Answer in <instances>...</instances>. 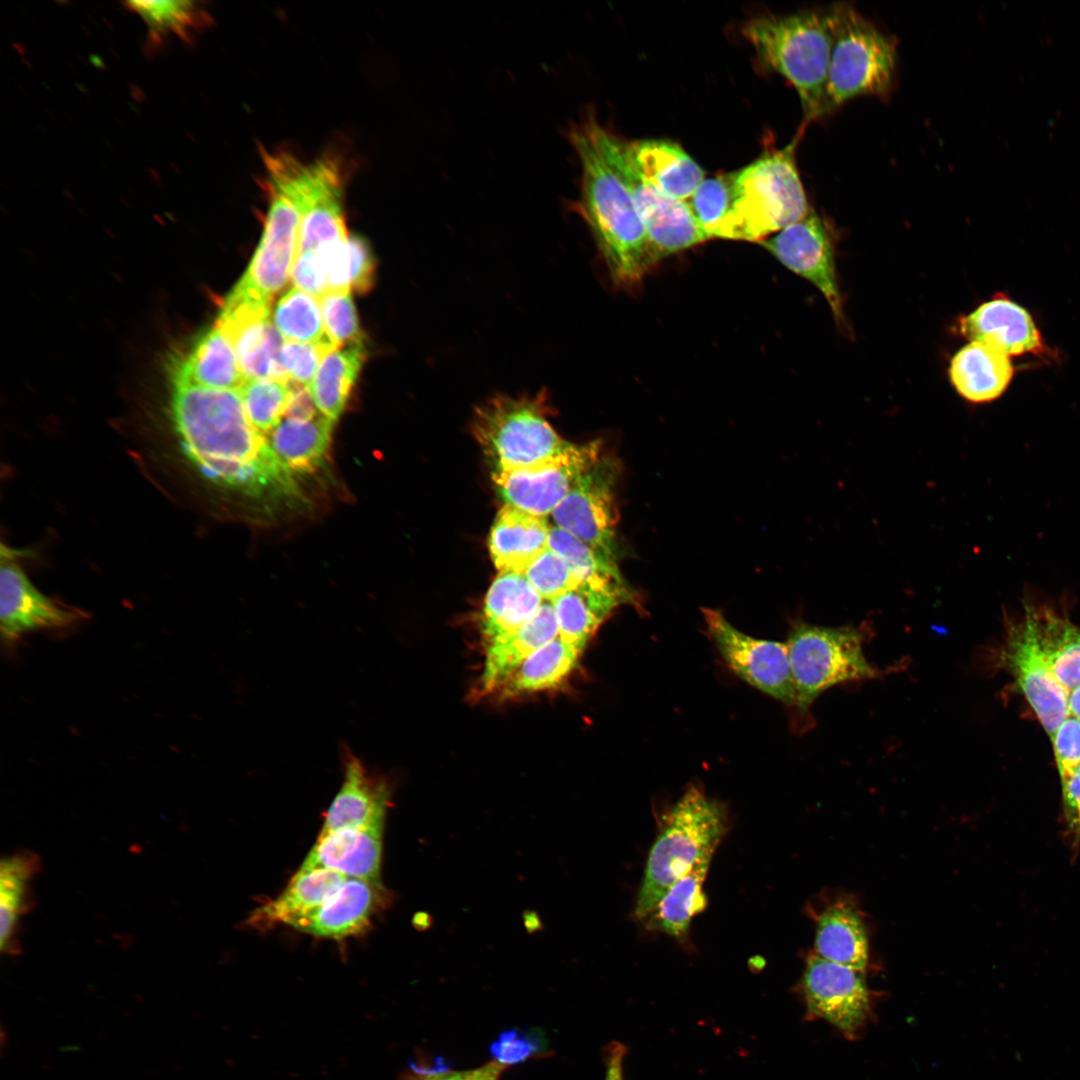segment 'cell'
Instances as JSON below:
<instances>
[{
	"label": "cell",
	"mask_w": 1080,
	"mask_h": 1080,
	"mask_svg": "<svg viewBox=\"0 0 1080 1080\" xmlns=\"http://www.w3.org/2000/svg\"><path fill=\"white\" fill-rule=\"evenodd\" d=\"M171 416L186 456L216 483L258 494L292 480L250 423L239 389L172 383Z\"/></svg>",
	"instance_id": "cell-1"
},
{
	"label": "cell",
	"mask_w": 1080,
	"mask_h": 1080,
	"mask_svg": "<svg viewBox=\"0 0 1080 1080\" xmlns=\"http://www.w3.org/2000/svg\"><path fill=\"white\" fill-rule=\"evenodd\" d=\"M568 139L581 168L576 210L588 224L615 284H636L659 260L632 197L582 121L570 127Z\"/></svg>",
	"instance_id": "cell-2"
},
{
	"label": "cell",
	"mask_w": 1080,
	"mask_h": 1080,
	"mask_svg": "<svg viewBox=\"0 0 1080 1080\" xmlns=\"http://www.w3.org/2000/svg\"><path fill=\"white\" fill-rule=\"evenodd\" d=\"M760 61L795 88L803 125L824 116V94L833 39L830 8L753 17L741 28Z\"/></svg>",
	"instance_id": "cell-3"
},
{
	"label": "cell",
	"mask_w": 1080,
	"mask_h": 1080,
	"mask_svg": "<svg viewBox=\"0 0 1080 1080\" xmlns=\"http://www.w3.org/2000/svg\"><path fill=\"white\" fill-rule=\"evenodd\" d=\"M806 126L781 149L731 172V205L717 238L757 241L804 218L810 211L795 152Z\"/></svg>",
	"instance_id": "cell-4"
},
{
	"label": "cell",
	"mask_w": 1080,
	"mask_h": 1080,
	"mask_svg": "<svg viewBox=\"0 0 1080 1080\" xmlns=\"http://www.w3.org/2000/svg\"><path fill=\"white\" fill-rule=\"evenodd\" d=\"M721 804L691 786L665 816L646 863L635 915L644 918L670 887L706 853L715 851L726 830Z\"/></svg>",
	"instance_id": "cell-5"
},
{
	"label": "cell",
	"mask_w": 1080,
	"mask_h": 1080,
	"mask_svg": "<svg viewBox=\"0 0 1080 1080\" xmlns=\"http://www.w3.org/2000/svg\"><path fill=\"white\" fill-rule=\"evenodd\" d=\"M833 39L824 116L865 95L886 96L894 82L897 45L892 36L848 4L831 6Z\"/></svg>",
	"instance_id": "cell-6"
},
{
	"label": "cell",
	"mask_w": 1080,
	"mask_h": 1080,
	"mask_svg": "<svg viewBox=\"0 0 1080 1080\" xmlns=\"http://www.w3.org/2000/svg\"><path fill=\"white\" fill-rule=\"evenodd\" d=\"M549 414L545 391L532 397L498 395L476 408L472 433L495 470L528 467L571 444L552 428Z\"/></svg>",
	"instance_id": "cell-7"
},
{
	"label": "cell",
	"mask_w": 1080,
	"mask_h": 1080,
	"mask_svg": "<svg viewBox=\"0 0 1080 1080\" xmlns=\"http://www.w3.org/2000/svg\"><path fill=\"white\" fill-rule=\"evenodd\" d=\"M581 121L629 191L659 261L710 239L686 201L662 194L641 175L633 160L630 142L601 125L592 115Z\"/></svg>",
	"instance_id": "cell-8"
},
{
	"label": "cell",
	"mask_w": 1080,
	"mask_h": 1080,
	"mask_svg": "<svg viewBox=\"0 0 1080 1080\" xmlns=\"http://www.w3.org/2000/svg\"><path fill=\"white\" fill-rule=\"evenodd\" d=\"M864 641L865 631L852 626L792 624L786 645L800 712L832 686L879 676L864 654Z\"/></svg>",
	"instance_id": "cell-9"
},
{
	"label": "cell",
	"mask_w": 1080,
	"mask_h": 1080,
	"mask_svg": "<svg viewBox=\"0 0 1080 1080\" xmlns=\"http://www.w3.org/2000/svg\"><path fill=\"white\" fill-rule=\"evenodd\" d=\"M343 175L338 161L321 157L310 163L293 159L281 187L300 213L298 254L346 240L342 209Z\"/></svg>",
	"instance_id": "cell-10"
},
{
	"label": "cell",
	"mask_w": 1080,
	"mask_h": 1080,
	"mask_svg": "<svg viewBox=\"0 0 1080 1080\" xmlns=\"http://www.w3.org/2000/svg\"><path fill=\"white\" fill-rule=\"evenodd\" d=\"M616 457L602 455L582 474L551 513L553 525L617 563Z\"/></svg>",
	"instance_id": "cell-11"
},
{
	"label": "cell",
	"mask_w": 1080,
	"mask_h": 1080,
	"mask_svg": "<svg viewBox=\"0 0 1080 1080\" xmlns=\"http://www.w3.org/2000/svg\"><path fill=\"white\" fill-rule=\"evenodd\" d=\"M602 455L601 441L571 443L563 452L538 464L494 470L492 478L506 504L546 517Z\"/></svg>",
	"instance_id": "cell-12"
},
{
	"label": "cell",
	"mask_w": 1080,
	"mask_h": 1080,
	"mask_svg": "<svg viewBox=\"0 0 1080 1080\" xmlns=\"http://www.w3.org/2000/svg\"><path fill=\"white\" fill-rule=\"evenodd\" d=\"M707 631L728 667L763 693L795 707L796 692L786 642L751 637L719 610H702Z\"/></svg>",
	"instance_id": "cell-13"
},
{
	"label": "cell",
	"mask_w": 1080,
	"mask_h": 1080,
	"mask_svg": "<svg viewBox=\"0 0 1080 1080\" xmlns=\"http://www.w3.org/2000/svg\"><path fill=\"white\" fill-rule=\"evenodd\" d=\"M271 303L233 288L215 324L231 340L246 379L290 381L280 361L285 340L272 322Z\"/></svg>",
	"instance_id": "cell-14"
},
{
	"label": "cell",
	"mask_w": 1080,
	"mask_h": 1080,
	"mask_svg": "<svg viewBox=\"0 0 1080 1080\" xmlns=\"http://www.w3.org/2000/svg\"><path fill=\"white\" fill-rule=\"evenodd\" d=\"M759 244L788 269L814 284L826 298L835 320L847 329L836 273L835 240L824 217L810 209L804 218Z\"/></svg>",
	"instance_id": "cell-15"
},
{
	"label": "cell",
	"mask_w": 1080,
	"mask_h": 1080,
	"mask_svg": "<svg viewBox=\"0 0 1080 1080\" xmlns=\"http://www.w3.org/2000/svg\"><path fill=\"white\" fill-rule=\"evenodd\" d=\"M269 208L257 249L235 289L272 301L291 278L298 255L300 213L277 186L266 182Z\"/></svg>",
	"instance_id": "cell-16"
},
{
	"label": "cell",
	"mask_w": 1080,
	"mask_h": 1080,
	"mask_svg": "<svg viewBox=\"0 0 1080 1080\" xmlns=\"http://www.w3.org/2000/svg\"><path fill=\"white\" fill-rule=\"evenodd\" d=\"M999 664L1014 678L1051 738L1069 715L1067 690L1054 676L1028 619L1008 623Z\"/></svg>",
	"instance_id": "cell-17"
},
{
	"label": "cell",
	"mask_w": 1080,
	"mask_h": 1080,
	"mask_svg": "<svg viewBox=\"0 0 1080 1080\" xmlns=\"http://www.w3.org/2000/svg\"><path fill=\"white\" fill-rule=\"evenodd\" d=\"M861 972L811 954L802 979L809 1016L854 1038L871 1014L869 991Z\"/></svg>",
	"instance_id": "cell-18"
},
{
	"label": "cell",
	"mask_w": 1080,
	"mask_h": 1080,
	"mask_svg": "<svg viewBox=\"0 0 1080 1080\" xmlns=\"http://www.w3.org/2000/svg\"><path fill=\"white\" fill-rule=\"evenodd\" d=\"M81 614L40 592L19 565L2 559L0 568V631L7 645L41 629L66 628Z\"/></svg>",
	"instance_id": "cell-19"
},
{
	"label": "cell",
	"mask_w": 1080,
	"mask_h": 1080,
	"mask_svg": "<svg viewBox=\"0 0 1080 1080\" xmlns=\"http://www.w3.org/2000/svg\"><path fill=\"white\" fill-rule=\"evenodd\" d=\"M387 898L383 884L348 877L321 905L289 926L322 938L357 936L368 929Z\"/></svg>",
	"instance_id": "cell-20"
},
{
	"label": "cell",
	"mask_w": 1080,
	"mask_h": 1080,
	"mask_svg": "<svg viewBox=\"0 0 1080 1080\" xmlns=\"http://www.w3.org/2000/svg\"><path fill=\"white\" fill-rule=\"evenodd\" d=\"M343 762V782L319 834L344 828H384L391 805L390 783L371 772L350 750L344 752Z\"/></svg>",
	"instance_id": "cell-21"
},
{
	"label": "cell",
	"mask_w": 1080,
	"mask_h": 1080,
	"mask_svg": "<svg viewBox=\"0 0 1080 1080\" xmlns=\"http://www.w3.org/2000/svg\"><path fill=\"white\" fill-rule=\"evenodd\" d=\"M635 593L625 581H584L551 600L558 635L583 647L619 606L634 604Z\"/></svg>",
	"instance_id": "cell-22"
},
{
	"label": "cell",
	"mask_w": 1080,
	"mask_h": 1080,
	"mask_svg": "<svg viewBox=\"0 0 1080 1080\" xmlns=\"http://www.w3.org/2000/svg\"><path fill=\"white\" fill-rule=\"evenodd\" d=\"M961 335L1007 356L1039 353L1040 333L1030 314L1005 296H996L959 320Z\"/></svg>",
	"instance_id": "cell-23"
},
{
	"label": "cell",
	"mask_w": 1080,
	"mask_h": 1080,
	"mask_svg": "<svg viewBox=\"0 0 1080 1080\" xmlns=\"http://www.w3.org/2000/svg\"><path fill=\"white\" fill-rule=\"evenodd\" d=\"M384 828H344L319 834L300 869L324 868L382 884Z\"/></svg>",
	"instance_id": "cell-24"
},
{
	"label": "cell",
	"mask_w": 1080,
	"mask_h": 1080,
	"mask_svg": "<svg viewBox=\"0 0 1080 1080\" xmlns=\"http://www.w3.org/2000/svg\"><path fill=\"white\" fill-rule=\"evenodd\" d=\"M557 635L553 605L544 600L536 614L523 625L487 642L480 677L481 691L490 693L501 688L532 653Z\"/></svg>",
	"instance_id": "cell-25"
},
{
	"label": "cell",
	"mask_w": 1080,
	"mask_h": 1080,
	"mask_svg": "<svg viewBox=\"0 0 1080 1080\" xmlns=\"http://www.w3.org/2000/svg\"><path fill=\"white\" fill-rule=\"evenodd\" d=\"M245 380L231 340L216 324L202 332L188 353L175 357L171 364L172 383L236 390Z\"/></svg>",
	"instance_id": "cell-26"
},
{
	"label": "cell",
	"mask_w": 1080,
	"mask_h": 1080,
	"mask_svg": "<svg viewBox=\"0 0 1080 1080\" xmlns=\"http://www.w3.org/2000/svg\"><path fill=\"white\" fill-rule=\"evenodd\" d=\"M551 525L511 505L498 512L489 536L491 559L499 572L522 573L548 547Z\"/></svg>",
	"instance_id": "cell-27"
},
{
	"label": "cell",
	"mask_w": 1080,
	"mask_h": 1080,
	"mask_svg": "<svg viewBox=\"0 0 1080 1080\" xmlns=\"http://www.w3.org/2000/svg\"><path fill=\"white\" fill-rule=\"evenodd\" d=\"M641 175L662 194L687 201L705 179V172L676 143L661 139L630 142Z\"/></svg>",
	"instance_id": "cell-28"
},
{
	"label": "cell",
	"mask_w": 1080,
	"mask_h": 1080,
	"mask_svg": "<svg viewBox=\"0 0 1080 1080\" xmlns=\"http://www.w3.org/2000/svg\"><path fill=\"white\" fill-rule=\"evenodd\" d=\"M348 877L324 868L300 869L273 900L259 906L247 919L256 930L290 925L321 905Z\"/></svg>",
	"instance_id": "cell-29"
},
{
	"label": "cell",
	"mask_w": 1080,
	"mask_h": 1080,
	"mask_svg": "<svg viewBox=\"0 0 1080 1080\" xmlns=\"http://www.w3.org/2000/svg\"><path fill=\"white\" fill-rule=\"evenodd\" d=\"M1014 369L1010 357L979 342H970L952 358L949 377L958 394L972 403L999 398L1009 386Z\"/></svg>",
	"instance_id": "cell-30"
},
{
	"label": "cell",
	"mask_w": 1080,
	"mask_h": 1080,
	"mask_svg": "<svg viewBox=\"0 0 1080 1080\" xmlns=\"http://www.w3.org/2000/svg\"><path fill=\"white\" fill-rule=\"evenodd\" d=\"M815 950L819 957L863 972L868 942L856 906L846 899L825 905L816 920Z\"/></svg>",
	"instance_id": "cell-31"
},
{
	"label": "cell",
	"mask_w": 1080,
	"mask_h": 1080,
	"mask_svg": "<svg viewBox=\"0 0 1080 1080\" xmlns=\"http://www.w3.org/2000/svg\"><path fill=\"white\" fill-rule=\"evenodd\" d=\"M543 601L524 574L499 572L487 591L480 616L486 642L523 625Z\"/></svg>",
	"instance_id": "cell-32"
},
{
	"label": "cell",
	"mask_w": 1080,
	"mask_h": 1080,
	"mask_svg": "<svg viewBox=\"0 0 1080 1080\" xmlns=\"http://www.w3.org/2000/svg\"><path fill=\"white\" fill-rule=\"evenodd\" d=\"M1025 617L1057 680L1069 691L1080 686V629L1045 606L1026 605Z\"/></svg>",
	"instance_id": "cell-33"
},
{
	"label": "cell",
	"mask_w": 1080,
	"mask_h": 1080,
	"mask_svg": "<svg viewBox=\"0 0 1080 1080\" xmlns=\"http://www.w3.org/2000/svg\"><path fill=\"white\" fill-rule=\"evenodd\" d=\"M333 423L324 416L308 421L285 418L270 432L268 443L292 477L312 472L326 456Z\"/></svg>",
	"instance_id": "cell-34"
},
{
	"label": "cell",
	"mask_w": 1080,
	"mask_h": 1080,
	"mask_svg": "<svg viewBox=\"0 0 1080 1080\" xmlns=\"http://www.w3.org/2000/svg\"><path fill=\"white\" fill-rule=\"evenodd\" d=\"M40 870V858L23 850L0 863V949L7 955L20 953L16 940L19 920L32 908L31 881Z\"/></svg>",
	"instance_id": "cell-35"
},
{
	"label": "cell",
	"mask_w": 1080,
	"mask_h": 1080,
	"mask_svg": "<svg viewBox=\"0 0 1080 1080\" xmlns=\"http://www.w3.org/2000/svg\"><path fill=\"white\" fill-rule=\"evenodd\" d=\"M585 647L557 635L532 653L500 688L511 698L560 685L575 669Z\"/></svg>",
	"instance_id": "cell-36"
},
{
	"label": "cell",
	"mask_w": 1080,
	"mask_h": 1080,
	"mask_svg": "<svg viewBox=\"0 0 1080 1080\" xmlns=\"http://www.w3.org/2000/svg\"><path fill=\"white\" fill-rule=\"evenodd\" d=\"M124 6L147 26L145 49H159L171 36L190 43L210 24L207 10L198 1H127Z\"/></svg>",
	"instance_id": "cell-37"
},
{
	"label": "cell",
	"mask_w": 1080,
	"mask_h": 1080,
	"mask_svg": "<svg viewBox=\"0 0 1080 1080\" xmlns=\"http://www.w3.org/2000/svg\"><path fill=\"white\" fill-rule=\"evenodd\" d=\"M365 359L364 343L338 348L325 356L309 386L322 416L333 422L339 418Z\"/></svg>",
	"instance_id": "cell-38"
},
{
	"label": "cell",
	"mask_w": 1080,
	"mask_h": 1080,
	"mask_svg": "<svg viewBox=\"0 0 1080 1080\" xmlns=\"http://www.w3.org/2000/svg\"><path fill=\"white\" fill-rule=\"evenodd\" d=\"M714 851L706 853L660 900L654 914V923L660 930L678 940L685 939L691 919L706 906L703 884Z\"/></svg>",
	"instance_id": "cell-39"
},
{
	"label": "cell",
	"mask_w": 1080,
	"mask_h": 1080,
	"mask_svg": "<svg viewBox=\"0 0 1080 1080\" xmlns=\"http://www.w3.org/2000/svg\"><path fill=\"white\" fill-rule=\"evenodd\" d=\"M272 322L285 341L314 343L327 337L319 299L295 286L277 301Z\"/></svg>",
	"instance_id": "cell-40"
},
{
	"label": "cell",
	"mask_w": 1080,
	"mask_h": 1080,
	"mask_svg": "<svg viewBox=\"0 0 1080 1080\" xmlns=\"http://www.w3.org/2000/svg\"><path fill=\"white\" fill-rule=\"evenodd\" d=\"M548 547L564 560L577 583L625 580L617 563L608 560L575 536L555 525L550 527Z\"/></svg>",
	"instance_id": "cell-41"
},
{
	"label": "cell",
	"mask_w": 1080,
	"mask_h": 1080,
	"mask_svg": "<svg viewBox=\"0 0 1080 1080\" xmlns=\"http://www.w3.org/2000/svg\"><path fill=\"white\" fill-rule=\"evenodd\" d=\"M239 391L246 415L260 433H270L285 416L290 394L289 381L246 379Z\"/></svg>",
	"instance_id": "cell-42"
},
{
	"label": "cell",
	"mask_w": 1080,
	"mask_h": 1080,
	"mask_svg": "<svg viewBox=\"0 0 1080 1080\" xmlns=\"http://www.w3.org/2000/svg\"><path fill=\"white\" fill-rule=\"evenodd\" d=\"M731 173L705 178L686 201L704 232L717 238L731 205Z\"/></svg>",
	"instance_id": "cell-43"
},
{
	"label": "cell",
	"mask_w": 1080,
	"mask_h": 1080,
	"mask_svg": "<svg viewBox=\"0 0 1080 1080\" xmlns=\"http://www.w3.org/2000/svg\"><path fill=\"white\" fill-rule=\"evenodd\" d=\"M319 302L326 335L336 347L363 343L351 291H327Z\"/></svg>",
	"instance_id": "cell-44"
},
{
	"label": "cell",
	"mask_w": 1080,
	"mask_h": 1080,
	"mask_svg": "<svg viewBox=\"0 0 1080 1080\" xmlns=\"http://www.w3.org/2000/svg\"><path fill=\"white\" fill-rule=\"evenodd\" d=\"M523 574L543 600L551 601L577 584L564 560L549 547L526 567Z\"/></svg>",
	"instance_id": "cell-45"
},
{
	"label": "cell",
	"mask_w": 1080,
	"mask_h": 1080,
	"mask_svg": "<svg viewBox=\"0 0 1080 1080\" xmlns=\"http://www.w3.org/2000/svg\"><path fill=\"white\" fill-rule=\"evenodd\" d=\"M336 349L328 337L314 343L285 341L280 361L290 381L309 387L325 356Z\"/></svg>",
	"instance_id": "cell-46"
},
{
	"label": "cell",
	"mask_w": 1080,
	"mask_h": 1080,
	"mask_svg": "<svg viewBox=\"0 0 1080 1080\" xmlns=\"http://www.w3.org/2000/svg\"><path fill=\"white\" fill-rule=\"evenodd\" d=\"M1061 782L1080 766V720L1068 715L1050 738Z\"/></svg>",
	"instance_id": "cell-47"
},
{
	"label": "cell",
	"mask_w": 1080,
	"mask_h": 1080,
	"mask_svg": "<svg viewBox=\"0 0 1080 1080\" xmlns=\"http://www.w3.org/2000/svg\"><path fill=\"white\" fill-rule=\"evenodd\" d=\"M543 1039L536 1032L506 1031L491 1044L494 1060L508 1066L523 1062L543 1049Z\"/></svg>",
	"instance_id": "cell-48"
},
{
	"label": "cell",
	"mask_w": 1080,
	"mask_h": 1080,
	"mask_svg": "<svg viewBox=\"0 0 1080 1080\" xmlns=\"http://www.w3.org/2000/svg\"><path fill=\"white\" fill-rule=\"evenodd\" d=\"M291 280L295 287L320 299L327 292V266L323 252L318 249L298 254Z\"/></svg>",
	"instance_id": "cell-49"
},
{
	"label": "cell",
	"mask_w": 1080,
	"mask_h": 1080,
	"mask_svg": "<svg viewBox=\"0 0 1080 1080\" xmlns=\"http://www.w3.org/2000/svg\"><path fill=\"white\" fill-rule=\"evenodd\" d=\"M348 249L350 290L358 294H366L375 283L374 253L368 241L359 235L349 236Z\"/></svg>",
	"instance_id": "cell-50"
},
{
	"label": "cell",
	"mask_w": 1080,
	"mask_h": 1080,
	"mask_svg": "<svg viewBox=\"0 0 1080 1080\" xmlns=\"http://www.w3.org/2000/svg\"><path fill=\"white\" fill-rule=\"evenodd\" d=\"M1065 837L1070 848H1080V766L1067 780L1061 782Z\"/></svg>",
	"instance_id": "cell-51"
},
{
	"label": "cell",
	"mask_w": 1080,
	"mask_h": 1080,
	"mask_svg": "<svg viewBox=\"0 0 1080 1080\" xmlns=\"http://www.w3.org/2000/svg\"><path fill=\"white\" fill-rule=\"evenodd\" d=\"M505 1069L506 1066L495 1060L474 1069L461 1071H433L412 1066L400 1080H499Z\"/></svg>",
	"instance_id": "cell-52"
},
{
	"label": "cell",
	"mask_w": 1080,
	"mask_h": 1080,
	"mask_svg": "<svg viewBox=\"0 0 1080 1080\" xmlns=\"http://www.w3.org/2000/svg\"><path fill=\"white\" fill-rule=\"evenodd\" d=\"M289 384L290 394L285 412L286 418L304 421L316 418L318 409L309 387L292 381H289Z\"/></svg>",
	"instance_id": "cell-53"
},
{
	"label": "cell",
	"mask_w": 1080,
	"mask_h": 1080,
	"mask_svg": "<svg viewBox=\"0 0 1080 1080\" xmlns=\"http://www.w3.org/2000/svg\"><path fill=\"white\" fill-rule=\"evenodd\" d=\"M626 1048L620 1042H613L607 1049L606 1071L604 1080H624V1058Z\"/></svg>",
	"instance_id": "cell-54"
},
{
	"label": "cell",
	"mask_w": 1080,
	"mask_h": 1080,
	"mask_svg": "<svg viewBox=\"0 0 1080 1080\" xmlns=\"http://www.w3.org/2000/svg\"><path fill=\"white\" fill-rule=\"evenodd\" d=\"M1068 710L1069 715L1080 720V686L1069 691Z\"/></svg>",
	"instance_id": "cell-55"
},
{
	"label": "cell",
	"mask_w": 1080,
	"mask_h": 1080,
	"mask_svg": "<svg viewBox=\"0 0 1080 1080\" xmlns=\"http://www.w3.org/2000/svg\"><path fill=\"white\" fill-rule=\"evenodd\" d=\"M524 925L529 933H534L542 929L543 925L534 911H525L523 914Z\"/></svg>",
	"instance_id": "cell-56"
},
{
	"label": "cell",
	"mask_w": 1080,
	"mask_h": 1080,
	"mask_svg": "<svg viewBox=\"0 0 1080 1080\" xmlns=\"http://www.w3.org/2000/svg\"><path fill=\"white\" fill-rule=\"evenodd\" d=\"M415 926L419 929H427L431 925V917L426 913H419L415 915Z\"/></svg>",
	"instance_id": "cell-57"
}]
</instances>
